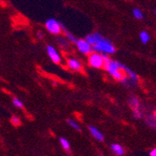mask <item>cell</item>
<instances>
[{
	"mask_svg": "<svg viewBox=\"0 0 156 156\" xmlns=\"http://www.w3.org/2000/svg\"><path fill=\"white\" fill-rule=\"evenodd\" d=\"M93 50H94L97 52H103L106 54H111L115 52V47L113 46L111 43V41L103 36L100 37V39H98L94 45H92Z\"/></svg>",
	"mask_w": 156,
	"mask_h": 156,
	"instance_id": "1",
	"label": "cell"
},
{
	"mask_svg": "<svg viewBox=\"0 0 156 156\" xmlns=\"http://www.w3.org/2000/svg\"><path fill=\"white\" fill-rule=\"evenodd\" d=\"M103 67L109 73V75L112 76V78H114V80H121L125 76L124 72L119 66V62L117 61H113L109 59L104 64Z\"/></svg>",
	"mask_w": 156,
	"mask_h": 156,
	"instance_id": "2",
	"label": "cell"
},
{
	"mask_svg": "<svg viewBox=\"0 0 156 156\" xmlns=\"http://www.w3.org/2000/svg\"><path fill=\"white\" fill-rule=\"evenodd\" d=\"M46 29L52 35H59L63 30H66V27L55 19H49L45 23Z\"/></svg>",
	"mask_w": 156,
	"mask_h": 156,
	"instance_id": "3",
	"label": "cell"
},
{
	"mask_svg": "<svg viewBox=\"0 0 156 156\" xmlns=\"http://www.w3.org/2000/svg\"><path fill=\"white\" fill-rule=\"evenodd\" d=\"M129 106L131 107L133 112H134V117L137 120L143 118V112L142 108H141L140 102L138 100V98L136 96H130L128 99Z\"/></svg>",
	"mask_w": 156,
	"mask_h": 156,
	"instance_id": "4",
	"label": "cell"
},
{
	"mask_svg": "<svg viewBox=\"0 0 156 156\" xmlns=\"http://www.w3.org/2000/svg\"><path fill=\"white\" fill-rule=\"evenodd\" d=\"M88 62L89 65L94 68H102L104 66V60L102 57V54H100L97 51L90 53Z\"/></svg>",
	"mask_w": 156,
	"mask_h": 156,
	"instance_id": "5",
	"label": "cell"
},
{
	"mask_svg": "<svg viewBox=\"0 0 156 156\" xmlns=\"http://www.w3.org/2000/svg\"><path fill=\"white\" fill-rule=\"evenodd\" d=\"M75 44L77 45L78 50L83 54H90L93 51L92 45L86 39H78Z\"/></svg>",
	"mask_w": 156,
	"mask_h": 156,
	"instance_id": "6",
	"label": "cell"
},
{
	"mask_svg": "<svg viewBox=\"0 0 156 156\" xmlns=\"http://www.w3.org/2000/svg\"><path fill=\"white\" fill-rule=\"evenodd\" d=\"M46 50H47V53L49 55V57L51 58V60L52 62H54L55 64H59L61 62V56H60L59 52L57 51V50H56L53 46L48 45Z\"/></svg>",
	"mask_w": 156,
	"mask_h": 156,
	"instance_id": "7",
	"label": "cell"
},
{
	"mask_svg": "<svg viewBox=\"0 0 156 156\" xmlns=\"http://www.w3.org/2000/svg\"><path fill=\"white\" fill-rule=\"evenodd\" d=\"M66 64H67V66L71 70H73V71H81L82 70V64L78 59L69 58Z\"/></svg>",
	"mask_w": 156,
	"mask_h": 156,
	"instance_id": "8",
	"label": "cell"
},
{
	"mask_svg": "<svg viewBox=\"0 0 156 156\" xmlns=\"http://www.w3.org/2000/svg\"><path fill=\"white\" fill-rule=\"evenodd\" d=\"M89 131H90V133H91V135L95 138V139H97L98 141H104V139H105V137H104V135L99 131L96 127H94V126H93V125H90L89 126Z\"/></svg>",
	"mask_w": 156,
	"mask_h": 156,
	"instance_id": "9",
	"label": "cell"
},
{
	"mask_svg": "<svg viewBox=\"0 0 156 156\" xmlns=\"http://www.w3.org/2000/svg\"><path fill=\"white\" fill-rule=\"evenodd\" d=\"M120 81L122 82V84L125 85L126 87H130V88L135 87L136 85L137 84V80H135L131 79V78H129V77H127L126 75H125Z\"/></svg>",
	"mask_w": 156,
	"mask_h": 156,
	"instance_id": "10",
	"label": "cell"
},
{
	"mask_svg": "<svg viewBox=\"0 0 156 156\" xmlns=\"http://www.w3.org/2000/svg\"><path fill=\"white\" fill-rule=\"evenodd\" d=\"M101 37H102V35H101L100 33L94 32V33H93V34H91V35H88L85 39H86L91 45H94L98 39H100Z\"/></svg>",
	"mask_w": 156,
	"mask_h": 156,
	"instance_id": "11",
	"label": "cell"
},
{
	"mask_svg": "<svg viewBox=\"0 0 156 156\" xmlns=\"http://www.w3.org/2000/svg\"><path fill=\"white\" fill-rule=\"evenodd\" d=\"M146 124L151 129H155L156 127V119H155V113H151L146 118Z\"/></svg>",
	"mask_w": 156,
	"mask_h": 156,
	"instance_id": "12",
	"label": "cell"
},
{
	"mask_svg": "<svg viewBox=\"0 0 156 156\" xmlns=\"http://www.w3.org/2000/svg\"><path fill=\"white\" fill-rule=\"evenodd\" d=\"M110 149H111V151L114 152L116 155H118V156H122V155H123V153H124V150H123V148L121 146V145H119V144H112L111 146H110Z\"/></svg>",
	"mask_w": 156,
	"mask_h": 156,
	"instance_id": "13",
	"label": "cell"
},
{
	"mask_svg": "<svg viewBox=\"0 0 156 156\" xmlns=\"http://www.w3.org/2000/svg\"><path fill=\"white\" fill-rule=\"evenodd\" d=\"M139 38L143 44H147L148 42L151 40V36L147 31H142L139 34Z\"/></svg>",
	"mask_w": 156,
	"mask_h": 156,
	"instance_id": "14",
	"label": "cell"
},
{
	"mask_svg": "<svg viewBox=\"0 0 156 156\" xmlns=\"http://www.w3.org/2000/svg\"><path fill=\"white\" fill-rule=\"evenodd\" d=\"M133 16H134L136 20H141V19H143V18H144V14H143V12L141 11L139 9L135 8V9H133Z\"/></svg>",
	"mask_w": 156,
	"mask_h": 156,
	"instance_id": "15",
	"label": "cell"
},
{
	"mask_svg": "<svg viewBox=\"0 0 156 156\" xmlns=\"http://www.w3.org/2000/svg\"><path fill=\"white\" fill-rule=\"evenodd\" d=\"M60 143H61V146L63 147L64 150L66 151H68L70 149V143H69V141L65 138V137H61L60 138Z\"/></svg>",
	"mask_w": 156,
	"mask_h": 156,
	"instance_id": "16",
	"label": "cell"
},
{
	"mask_svg": "<svg viewBox=\"0 0 156 156\" xmlns=\"http://www.w3.org/2000/svg\"><path fill=\"white\" fill-rule=\"evenodd\" d=\"M67 123L72 127L73 129H75V130H78V131H80V126L79 125V123L76 122V121H74V120H71V119H69V120H67Z\"/></svg>",
	"mask_w": 156,
	"mask_h": 156,
	"instance_id": "17",
	"label": "cell"
},
{
	"mask_svg": "<svg viewBox=\"0 0 156 156\" xmlns=\"http://www.w3.org/2000/svg\"><path fill=\"white\" fill-rule=\"evenodd\" d=\"M65 34H66V37H67V39L70 41V42H72V43H76V42H77V37H75V36H73L71 33H70V32H68L66 29L65 30Z\"/></svg>",
	"mask_w": 156,
	"mask_h": 156,
	"instance_id": "18",
	"label": "cell"
},
{
	"mask_svg": "<svg viewBox=\"0 0 156 156\" xmlns=\"http://www.w3.org/2000/svg\"><path fill=\"white\" fill-rule=\"evenodd\" d=\"M13 105L17 107V108H23V103L20 100L19 98L17 97H14L13 98Z\"/></svg>",
	"mask_w": 156,
	"mask_h": 156,
	"instance_id": "19",
	"label": "cell"
},
{
	"mask_svg": "<svg viewBox=\"0 0 156 156\" xmlns=\"http://www.w3.org/2000/svg\"><path fill=\"white\" fill-rule=\"evenodd\" d=\"M57 41H58V43H59L61 46L66 47V46L68 45V43H67V40H66V38H64V37H58Z\"/></svg>",
	"mask_w": 156,
	"mask_h": 156,
	"instance_id": "20",
	"label": "cell"
},
{
	"mask_svg": "<svg viewBox=\"0 0 156 156\" xmlns=\"http://www.w3.org/2000/svg\"><path fill=\"white\" fill-rule=\"evenodd\" d=\"M11 123H12L13 125L17 126V125H20V124H21V121H20V119H19L17 116H13V117L11 118Z\"/></svg>",
	"mask_w": 156,
	"mask_h": 156,
	"instance_id": "21",
	"label": "cell"
},
{
	"mask_svg": "<svg viewBox=\"0 0 156 156\" xmlns=\"http://www.w3.org/2000/svg\"><path fill=\"white\" fill-rule=\"evenodd\" d=\"M151 156H156V149H152L150 152Z\"/></svg>",
	"mask_w": 156,
	"mask_h": 156,
	"instance_id": "22",
	"label": "cell"
},
{
	"mask_svg": "<svg viewBox=\"0 0 156 156\" xmlns=\"http://www.w3.org/2000/svg\"><path fill=\"white\" fill-rule=\"evenodd\" d=\"M37 37H38L39 38H43V37H44V35H43V33H42L41 31H39V32L37 33Z\"/></svg>",
	"mask_w": 156,
	"mask_h": 156,
	"instance_id": "23",
	"label": "cell"
}]
</instances>
